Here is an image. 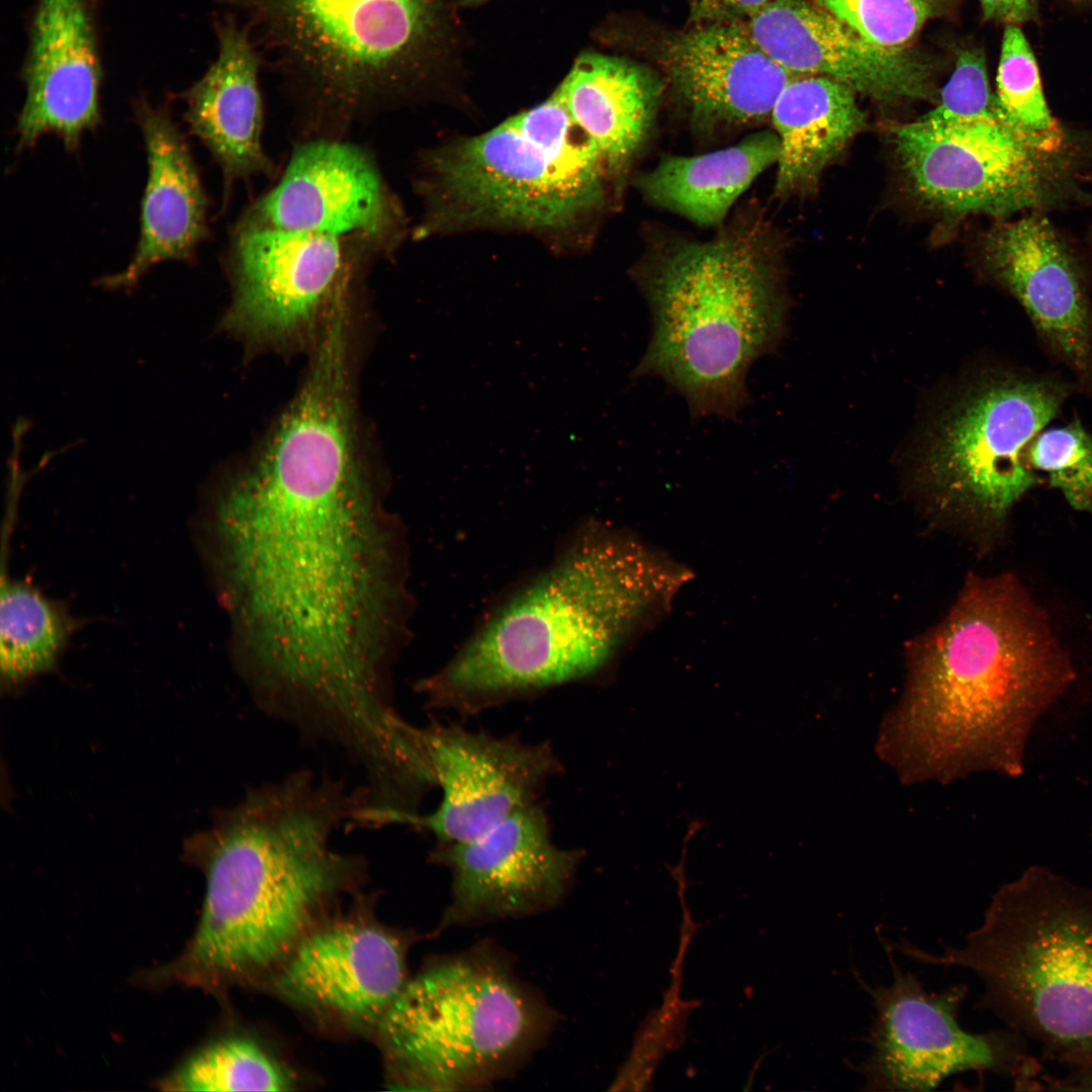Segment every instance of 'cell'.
<instances>
[{
	"label": "cell",
	"instance_id": "cell-24",
	"mask_svg": "<svg viewBox=\"0 0 1092 1092\" xmlns=\"http://www.w3.org/2000/svg\"><path fill=\"white\" fill-rule=\"evenodd\" d=\"M556 91L574 124L598 149L607 172L620 173L646 135L657 82L624 59L584 53Z\"/></svg>",
	"mask_w": 1092,
	"mask_h": 1092
},
{
	"label": "cell",
	"instance_id": "cell-29",
	"mask_svg": "<svg viewBox=\"0 0 1092 1092\" xmlns=\"http://www.w3.org/2000/svg\"><path fill=\"white\" fill-rule=\"evenodd\" d=\"M996 97L1005 124L1034 148H1068L1061 124L1052 115L1032 51L1017 25H1006L997 73Z\"/></svg>",
	"mask_w": 1092,
	"mask_h": 1092
},
{
	"label": "cell",
	"instance_id": "cell-10",
	"mask_svg": "<svg viewBox=\"0 0 1092 1092\" xmlns=\"http://www.w3.org/2000/svg\"><path fill=\"white\" fill-rule=\"evenodd\" d=\"M1067 396L1059 380L1010 372H991L965 387L923 449L919 478L934 504L972 525L1001 520L1036 483L1028 446Z\"/></svg>",
	"mask_w": 1092,
	"mask_h": 1092
},
{
	"label": "cell",
	"instance_id": "cell-28",
	"mask_svg": "<svg viewBox=\"0 0 1092 1092\" xmlns=\"http://www.w3.org/2000/svg\"><path fill=\"white\" fill-rule=\"evenodd\" d=\"M289 1084L282 1066L243 1036L201 1048L158 1082L164 1091H282Z\"/></svg>",
	"mask_w": 1092,
	"mask_h": 1092
},
{
	"label": "cell",
	"instance_id": "cell-23",
	"mask_svg": "<svg viewBox=\"0 0 1092 1092\" xmlns=\"http://www.w3.org/2000/svg\"><path fill=\"white\" fill-rule=\"evenodd\" d=\"M217 56L185 93V120L221 170L225 188L270 171L262 144V58L235 17L216 24Z\"/></svg>",
	"mask_w": 1092,
	"mask_h": 1092
},
{
	"label": "cell",
	"instance_id": "cell-32",
	"mask_svg": "<svg viewBox=\"0 0 1092 1092\" xmlns=\"http://www.w3.org/2000/svg\"><path fill=\"white\" fill-rule=\"evenodd\" d=\"M921 118L934 124L1004 122L996 94L990 88L983 56L974 51L959 55L938 104Z\"/></svg>",
	"mask_w": 1092,
	"mask_h": 1092
},
{
	"label": "cell",
	"instance_id": "cell-34",
	"mask_svg": "<svg viewBox=\"0 0 1092 1092\" xmlns=\"http://www.w3.org/2000/svg\"><path fill=\"white\" fill-rule=\"evenodd\" d=\"M987 19L1017 25L1035 16L1037 0H980Z\"/></svg>",
	"mask_w": 1092,
	"mask_h": 1092
},
{
	"label": "cell",
	"instance_id": "cell-38",
	"mask_svg": "<svg viewBox=\"0 0 1092 1092\" xmlns=\"http://www.w3.org/2000/svg\"><path fill=\"white\" fill-rule=\"evenodd\" d=\"M430 1V0H429Z\"/></svg>",
	"mask_w": 1092,
	"mask_h": 1092
},
{
	"label": "cell",
	"instance_id": "cell-37",
	"mask_svg": "<svg viewBox=\"0 0 1092 1092\" xmlns=\"http://www.w3.org/2000/svg\"><path fill=\"white\" fill-rule=\"evenodd\" d=\"M1072 1H1080V0H1072Z\"/></svg>",
	"mask_w": 1092,
	"mask_h": 1092
},
{
	"label": "cell",
	"instance_id": "cell-11",
	"mask_svg": "<svg viewBox=\"0 0 1092 1092\" xmlns=\"http://www.w3.org/2000/svg\"><path fill=\"white\" fill-rule=\"evenodd\" d=\"M892 142L912 195L945 215L1038 210L1059 202L1071 186L1068 148L1038 150L1001 121L920 118L893 128Z\"/></svg>",
	"mask_w": 1092,
	"mask_h": 1092
},
{
	"label": "cell",
	"instance_id": "cell-30",
	"mask_svg": "<svg viewBox=\"0 0 1092 1092\" xmlns=\"http://www.w3.org/2000/svg\"><path fill=\"white\" fill-rule=\"evenodd\" d=\"M1027 461L1073 508L1092 511V434L1078 420L1040 431L1028 446Z\"/></svg>",
	"mask_w": 1092,
	"mask_h": 1092
},
{
	"label": "cell",
	"instance_id": "cell-2",
	"mask_svg": "<svg viewBox=\"0 0 1092 1092\" xmlns=\"http://www.w3.org/2000/svg\"><path fill=\"white\" fill-rule=\"evenodd\" d=\"M360 805L358 789L302 769L215 810L183 846L206 881L196 930L147 981L213 991L278 967L320 906L357 880L360 859L333 838Z\"/></svg>",
	"mask_w": 1092,
	"mask_h": 1092
},
{
	"label": "cell",
	"instance_id": "cell-21",
	"mask_svg": "<svg viewBox=\"0 0 1092 1092\" xmlns=\"http://www.w3.org/2000/svg\"><path fill=\"white\" fill-rule=\"evenodd\" d=\"M147 154L140 236L126 267L98 280L106 290H130L154 266L190 261L208 234V200L183 132L167 107L134 106Z\"/></svg>",
	"mask_w": 1092,
	"mask_h": 1092
},
{
	"label": "cell",
	"instance_id": "cell-9",
	"mask_svg": "<svg viewBox=\"0 0 1092 1092\" xmlns=\"http://www.w3.org/2000/svg\"><path fill=\"white\" fill-rule=\"evenodd\" d=\"M543 1023L540 1006L499 963L464 956L407 980L376 1027L403 1083L457 1090L493 1078Z\"/></svg>",
	"mask_w": 1092,
	"mask_h": 1092
},
{
	"label": "cell",
	"instance_id": "cell-5",
	"mask_svg": "<svg viewBox=\"0 0 1092 1092\" xmlns=\"http://www.w3.org/2000/svg\"><path fill=\"white\" fill-rule=\"evenodd\" d=\"M651 335L634 374L665 382L694 418L735 419L749 402L746 376L776 351L787 305L761 242L727 234L685 243L643 281Z\"/></svg>",
	"mask_w": 1092,
	"mask_h": 1092
},
{
	"label": "cell",
	"instance_id": "cell-35",
	"mask_svg": "<svg viewBox=\"0 0 1092 1092\" xmlns=\"http://www.w3.org/2000/svg\"><path fill=\"white\" fill-rule=\"evenodd\" d=\"M1045 1089L1052 1090H1092V1056L1079 1065L1071 1067V1072L1063 1078H1048Z\"/></svg>",
	"mask_w": 1092,
	"mask_h": 1092
},
{
	"label": "cell",
	"instance_id": "cell-4",
	"mask_svg": "<svg viewBox=\"0 0 1092 1092\" xmlns=\"http://www.w3.org/2000/svg\"><path fill=\"white\" fill-rule=\"evenodd\" d=\"M691 576L633 534L589 533L420 691L431 707L474 714L595 676L664 617Z\"/></svg>",
	"mask_w": 1092,
	"mask_h": 1092
},
{
	"label": "cell",
	"instance_id": "cell-18",
	"mask_svg": "<svg viewBox=\"0 0 1092 1092\" xmlns=\"http://www.w3.org/2000/svg\"><path fill=\"white\" fill-rule=\"evenodd\" d=\"M89 0H38L22 71L25 99L16 148L56 135L69 152L101 122L102 69Z\"/></svg>",
	"mask_w": 1092,
	"mask_h": 1092
},
{
	"label": "cell",
	"instance_id": "cell-20",
	"mask_svg": "<svg viewBox=\"0 0 1092 1092\" xmlns=\"http://www.w3.org/2000/svg\"><path fill=\"white\" fill-rule=\"evenodd\" d=\"M404 948L389 931L342 920L308 930L278 965L281 995L354 1024H375L405 982Z\"/></svg>",
	"mask_w": 1092,
	"mask_h": 1092
},
{
	"label": "cell",
	"instance_id": "cell-8",
	"mask_svg": "<svg viewBox=\"0 0 1092 1092\" xmlns=\"http://www.w3.org/2000/svg\"><path fill=\"white\" fill-rule=\"evenodd\" d=\"M315 118L348 123L379 108L420 66L429 0H232Z\"/></svg>",
	"mask_w": 1092,
	"mask_h": 1092
},
{
	"label": "cell",
	"instance_id": "cell-16",
	"mask_svg": "<svg viewBox=\"0 0 1092 1092\" xmlns=\"http://www.w3.org/2000/svg\"><path fill=\"white\" fill-rule=\"evenodd\" d=\"M242 220L380 249L391 243L399 218L372 158L324 138L294 151L278 184Z\"/></svg>",
	"mask_w": 1092,
	"mask_h": 1092
},
{
	"label": "cell",
	"instance_id": "cell-27",
	"mask_svg": "<svg viewBox=\"0 0 1092 1092\" xmlns=\"http://www.w3.org/2000/svg\"><path fill=\"white\" fill-rule=\"evenodd\" d=\"M0 616L1 688L7 693L56 670L81 626L65 602L10 576L2 579Z\"/></svg>",
	"mask_w": 1092,
	"mask_h": 1092
},
{
	"label": "cell",
	"instance_id": "cell-31",
	"mask_svg": "<svg viewBox=\"0 0 1092 1092\" xmlns=\"http://www.w3.org/2000/svg\"><path fill=\"white\" fill-rule=\"evenodd\" d=\"M873 43L905 51L930 18L940 14L948 0H814Z\"/></svg>",
	"mask_w": 1092,
	"mask_h": 1092
},
{
	"label": "cell",
	"instance_id": "cell-3",
	"mask_svg": "<svg viewBox=\"0 0 1092 1092\" xmlns=\"http://www.w3.org/2000/svg\"><path fill=\"white\" fill-rule=\"evenodd\" d=\"M1070 680L1068 663L1011 584L970 579L912 648L876 753L903 785H947L981 771L1018 777L1035 724Z\"/></svg>",
	"mask_w": 1092,
	"mask_h": 1092
},
{
	"label": "cell",
	"instance_id": "cell-22",
	"mask_svg": "<svg viewBox=\"0 0 1092 1092\" xmlns=\"http://www.w3.org/2000/svg\"><path fill=\"white\" fill-rule=\"evenodd\" d=\"M663 61L695 117L711 124L765 118L797 76L774 61L735 21L708 23L673 38L664 49Z\"/></svg>",
	"mask_w": 1092,
	"mask_h": 1092
},
{
	"label": "cell",
	"instance_id": "cell-25",
	"mask_svg": "<svg viewBox=\"0 0 1092 1092\" xmlns=\"http://www.w3.org/2000/svg\"><path fill=\"white\" fill-rule=\"evenodd\" d=\"M855 93L821 75H797L782 90L770 116L779 139V195L813 189L826 167L863 129Z\"/></svg>",
	"mask_w": 1092,
	"mask_h": 1092
},
{
	"label": "cell",
	"instance_id": "cell-12",
	"mask_svg": "<svg viewBox=\"0 0 1092 1092\" xmlns=\"http://www.w3.org/2000/svg\"><path fill=\"white\" fill-rule=\"evenodd\" d=\"M870 1052L857 1066L866 1090L929 1091L968 1071L1010 1075L1015 1083L1036 1073L1022 1035L1009 1028L973 1033L960 1025L964 985L927 992L893 964L892 981L870 988Z\"/></svg>",
	"mask_w": 1092,
	"mask_h": 1092
},
{
	"label": "cell",
	"instance_id": "cell-17",
	"mask_svg": "<svg viewBox=\"0 0 1092 1092\" xmlns=\"http://www.w3.org/2000/svg\"><path fill=\"white\" fill-rule=\"evenodd\" d=\"M755 43L795 75L829 77L882 104L929 98L930 66L881 48L816 3L769 1L744 25Z\"/></svg>",
	"mask_w": 1092,
	"mask_h": 1092
},
{
	"label": "cell",
	"instance_id": "cell-13",
	"mask_svg": "<svg viewBox=\"0 0 1092 1092\" xmlns=\"http://www.w3.org/2000/svg\"><path fill=\"white\" fill-rule=\"evenodd\" d=\"M356 243L241 220L229 257L233 300L220 327L257 340L306 330L347 293Z\"/></svg>",
	"mask_w": 1092,
	"mask_h": 1092
},
{
	"label": "cell",
	"instance_id": "cell-26",
	"mask_svg": "<svg viewBox=\"0 0 1092 1092\" xmlns=\"http://www.w3.org/2000/svg\"><path fill=\"white\" fill-rule=\"evenodd\" d=\"M779 151L776 132H757L708 154L666 156L640 178L639 186L661 207L699 224H717L752 181L777 163Z\"/></svg>",
	"mask_w": 1092,
	"mask_h": 1092
},
{
	"label": "cell",
	"instance_id": "cell-19",
	"mask_svg": "<svg viewBox=\"0 0 1092 1092\" xmlns=\"http://www.w3.org/2000/svg\"><path fill=\"white\" fill-rule=\"evenodd\" d=\"M993 278L1024 308L1052 352L1092 381V306L1076 260L1039 212L1000 221L982 240Z\"/></svg>",
	"mask_w": 1092,
	"mask_h": 1092
},
{
	"label": "cell",
	"instance_id": "cell-1",
	"mask_svg": "<svg viewBox=\"0 0 1092 1092\" xmlns=\"http://www.w3.org/2000/svg\"><path fill=\"white\" fill-rule=\"evenodd\" d=\"M197 529L256 701L332 719L381 698L399 588L357 459L308 443L266 451L209 496Z\"/></svg>",
	"mask_w": 1092,
	"mask_h": 1092
},
{
	"label": "cell",
	"instance_id": "cell-33",
	"mask_svg": "<svg viewBox=\"0 0 1092 1092\" xmlns=\"http://www.w3.org/2000/svg\"><path fill=\"white\" fill-rule=\"evenodd\" d=\"M770 0H691L694 19L707 23L750 17Z\"/></svg>",
	"mask_w": 1092,
	"mask_h": 1092
},
{
	"label": "cell",
	"instance_id": "cell-6",
	"mask_svg": "<svg viewBox=\"0 0 1092 1092\" xmlns=\"http://www.w3.org/2000/svg\"><path fill=\"white\" fill-rule=\"evenodd\" d=\"M919 962L982 981L980 1005L1070 1067L1092 1056V889L1032 866L992 896L962 946L940 954L904 942Z\"/></svg>",
	"mask_w": 1092,
	"mask_h": 1092
},
{
	"label": "cell",
	"instance_id": "cell-14",
	"mask_svg": "<svg viewBox=\"0 0 1092 1092\" xmlns=\"http://www.w3.org/2000/svg\"><path fill=\"white\" fill-rule=\"evenodd\" d=\"M422 728L441 800L434 811L418 814L407 825L431 833L436 846L470 840L536 803L560 768L549 744L453 724Z\"/></svg>",
	"mask_w": 1092,
	"mask_h": 1092
},
{
	"label": "cell",
	"instance_id": "cell-36",
	"mask_svg": "<svg viewBox=\"0 0 1092 1092\" xmlns=\"http://www.w3.org/2000/svg\"><path fill=\"white\" fill-rule=\"evenodd\" d=\"M488 0H460L462 6H475Z\"/></svg>",
	"mask_w": 1092,
	"mask_h": 1092
},
{
	"label": "cell",
	"instance_id": "cell-15",
	"mask_svg": "<svg viewBox=\"0 0 1092 1092\" xmlns=\"http://www.w3.org/2000/svg\"><path fill=\"white\" fill-rule=\"evenodd\" d=\"M580 856L553 841L537 802L470 840L436 846L433 858L452 877L445 921L519 916L556 905Z\"/></svg>",
	"mask_w": 1092,
	"mask_h": 1092
},
{
	"label": "cell",
	"instance_id": "cell-7",
	"mask_svg": "<svg viewBox=\"0 0 1092 1092\" xmlns=\"http://www.w3.org/2000/svg\"><path fill=\"white\" fill-rule=\"evenodd\" d=\"M437 225L560 231L597 208L607 172L596 146L555 91L542 103L429 161Z\"/></svg>",
	"mask_w": 1092,
	"mask_h": 1092
}]
</instances>
